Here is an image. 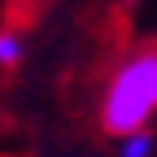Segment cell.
I'll return each mask as SVG.
<instances>
[{
    "label": "cell",
    "instance_id": "cell-1",
    "mask_svg": "<svg viewBox=\"0 0 157 157\" xmlns=\"http://www.w3.org/2000/svg\"><path fill=\"white\" fill-rule=\"evenodd\" d=\"M153 109H157V52L122 66V74L109 87V101H105V127L118 135L140 131Z\"/></svg>",
    "mask_w": 157,
    "mask_h": 157
},
{
    "label": "cell",
    "instance_id": "cell-2",
    "mask_svg": "<svg viewBox=\"0 0 157 157\" xmlns=\"http://www.w3.org/2000/svg\"><path fill=\"white\" fill-rule=\"evenodd\" d=\"M148 135H140V131H127V140H122V157H148Z\"/></svg>",
    "mask_w": 157,
    "mask_h": 157
},
{
    "label": "cell",
    "instance_id": "cell-3",
    "mask_svg": "<svg viewBox=\"0 0 157 157\" xmlns=\"http://www.w3.org/2000/svg\"><path fill=\"white\" fill-rule=\"evenodd\" d=\"M17 57H22V44L13 35H0V66H13Z\"/></svg>",
    "mask_w": 157,
    "mask_h": 157
}]
</instances>
